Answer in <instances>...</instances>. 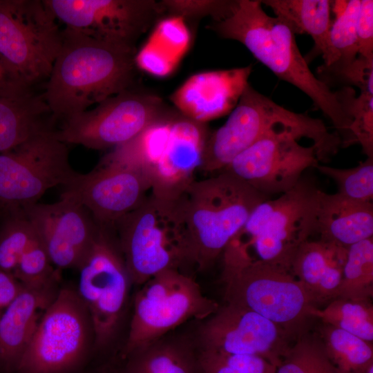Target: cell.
Returning a JSON list of instances; mask_svg holds the SVG:
<instances>
[{"mask_svg": "<svg viewBox=\"0 0 373 373\" xmlns=\"http://www.w3.org/2000/svg\"><path fill=\"white\" fill-rule=\"evenodd\" d=\"M237 0H163L164 12L182 19H199L211 17L220 21L231 13Z\"/></svg>", "mask_w": 373, "mask_h": 373, "instance_id": "d590c367", "label": "cell"}, {"mask_svg": "<svg viewBox=\"0 0 373 373\" xmlns=\"http://www.w3.org/2000/svg\"><path fill=\"white\" fill-rule=\"evenodd\" d=\"M347 248L320 240L302 243L290 271L303 285L316 308L338 298Z\"/></svg>", "mask_w": 373, "mask_h": 373, "instance_id": "7402d4cb", "label": "cell"}, {"mask_svg": "<svg viewBox=\"0 0 373 373\" xmlns=\"http://www.w3.org/2000/svg\"><path fill=\"white\" fill-rule=\"evenodd\" d=\"M124 358L123 373H202L198 352L186 338L165 336Z\"/></svg>", "mask_w": 373, "mask_h": 373, "instance_id": "d4e9b609", "label": "cell"}, {"mask_svg": "<svg viewBox=\"0 0 373 373\" xmlns=\"http://www.w3.org/2000/svg\"><path fill=\"white\" fill-rule=\"evenodd\" d=\"M65 28L93 39L135 48L137 39L165 13L153 0H43Z\"/></svg>", "mask_w": 373, "mask_h": 373, "instance_id": "2e32d148", "label": "cell"}, {"mask_svg": "<svg viewBox=\"0 0 373 373\" xmlns=\"http://www.w3.org/2000/svg\"><path fill=\"white\" fill-rule=\"evenodd\" d=\"M23 289L12 274L0 269V313Z\"/></svg>", "mask_w": 373, "mask_h": 373, "instance_id": "ab89813d", "label": "cell"}, {"mask_svg": "<svg viewBox=\"0 0 373 373\" xmlns=\"http://www.w3.org/2000/svg\"><path fill=\"white\" fill-rule=\"evenodd\" d=\"M76 269L75 289L93 323L95 352L102 351L116 337L132 284L114 229L98 225L90 249Z\"/></svg>", "mask_w": 373, "mask_h": 373, "instance_id": "7c38bea8", "label": "cell"}, {"mask_svg": "<svg viewBox=\"0 0 373 373\" xmlns=\"http://www.w3.org/2000/svg\"><path fill=\"white\" fill-rule=\"evenodd\" d=\"M276 17L296 34H307L314 43V51L323 52L332 19L333 1L329 0H262Z\"/></svg>", "mask_w": 373, "mask_h": 373, "instance_id": "484cf974", "label": "cell"}, {"mask_svg": "<svg viewBox=\"0 0 373 373\" xmlns=\"http://www.w3.org/2000/svg\"><path fill=\"white\" fill-rule=\"evenodd\" d=\"M262 6L259 0H237L229 16L208 28L222 38L241 43L276 76L307 95L331 121L342 147L356 143L350 132L352 88L332 91L317 77L302 55L295 35Z\"/></svg>", "mask_w": 373, "mask_h": 373, "instance_id": "6da1fadb", "label": "cell"}, {"mask_svg": "<svg viewBox=\"0 0 373 373\" xmlns=\"http://www.w3.org/2000/svg\"><path fill=\"white\" fill-rule=\"evenodd\" d=\"M171 110L157 95L131 87L64 121L53 134L66 144L113 149L133 139Z\"/></svg>", "mask_w": 373, "mask_h": 373, "instance_id": "4fadbf2b", "label": "cell"}, {"mask_svg": "<svg viewBox=\"0 0 373 373\" xmlns=\"http://www.w3.org/2000/svg\"><path fill=\"white\" fill-rule=\"evenodd\" d=\"M38 233L23 209L0 210V269L12 274Z\"/></svg>", "mask_w": 373, "mask_h": 373, "instance_id": "4dcf8cb0", "label": "cell"}, {"mask_svg": "<svg viewBox=\"0 0 373 373\" xmlns=\"http://www.w3.org/2000/svg\"><path fill=\"white\" fill-rule=\"evenodd\" d=\"M53 131L36 135L0 153V210L37 203L48 190L64 187L77 176L66 144L57 140Z\"/></svg>", "mask_w": 373, "mask_h": 373, "instance_id": "5bb4252c", "label": "cell"}, {"mask_svg": "<svg viewBox=\"0 0 373 373\" xmlns=\"http://www.w3.org/2000/svg\"><path fill=\"white\" fill-rule=\"evenodd\" d=\"M20 93L26 91L21 90L14 84L0 61V97Z\"/></svg>", "mask_w": 373, "mask_h": 373, "instance_id": "60d3db41", "label": "cell"}, {"mask_svg": "<svg viewBox=\"0 0 373 373\" xmlns=\"http://www.w3.org/2000/svg\"><path fill=\"white\" fill-rule=\"evenodd\" d=\"M361 0L338 1L340 7L329 30L321 54L319 79L352 64L358 56L356 20Z\"/></svg>", "mask_w": 373, "mask_h": 373, "instance_id": "4316f807", "label": "cell"}, {"mask_svg": "<svg viewBox=\"0 0 373 373\" xmlns=\"http://www.w3.org/2000/svg\"><path fill=\"white\" fill-rule=\"evenodd\" d=\"M205 123L169 113L146 128L131 142L128 164L150 180L151 193L178 198L200 169L209 135Z\"/></svg>", "mask_w": 373, "mask_h": 373, "instance_id": "52a82bcc", "label": "cell"}, {"mask_svg": "<svg viewBox=\"0 0 373 373\" xmlns=\"http://www.w3.org/2000/svg\"><path fill=\"white\" fill-rule=\"evenodd\" d=\"M358 55L373 59V1L361 0L356 20Z\"/></svg>", "mask_w": 373, "mask_h": 373, "instance_id": "f35d334b", "label": "cell"}, {"mask_svg": "<svg viewBox=\"0 0 373 373\" xmlns=\"http://www.w3.org/2000/svg\"><path fill=\"white\" fill-rule=\"evenodd\" d=\"M317 334L336 373H364L373 363L372 343L324 323Z\"/></svg>", "mask_w": 373, "mask_h": 373, "instance_id": "83f0119b", "label": "cell"}, {"mask_svg": "<svg viewBox=\"0 0 373 373\" xmlns=\"http://www.w3.org/2000/svg\"><path fill=\"white\" fill-rule=\"evenodd\" d=\"M114 229L132 284L140 286L163 271L186 272L193 266L180 196L150 193Z\"/></svg>", "mask_w": 373, "mask_h": 373, "instance_id": "3957f363", "label": "cell"}, {"mask_svg": "<svg viewBox=\"0 0 373 373\" xmlns=\"http://www.w3.org/2000/svg\"><path fill=\"white\" fill-rule=\"evenodd\" d=\"M93 352L89 313L75 289L62 287L43 314L15 373H77Z\"/></svg>", "mask_w": 373, "mask_h": 373, "instance_id": "30bf717a", "label": "cell"}, {"mask_svg": "<svg viewBox=\"0 0 373 373\" xmlns=\"http://www.w3.org/2000/svg\"><path fill=\"white\" fill-rule=\"evenodd\" d=\"M303 178L289 191L258 204L227 247L290 271L300 247L316 232L318 192Z\"/></svg>", "mask_w": 373, "mask_h": 373, "instance_id": "8992f818", "label": "cell"}, {"mask_svg": "<svg viewBox=\"0 0 373 373\" xmlns=\"http://www.w3.org/2000/svg\"><path fill=\"white\" fill-rule=\"evenodd\" d=\"M149 191L151 182L140 170L98 163L89 173H79L61 193L83 205L97 224L114 229L117 221L142 204Z\"/></svg>", "mask_w": 373, "mask_h": 373, "instance_id": "ac0fdd59", "label": "cell"}, {"mask_svg": "<svg viewBox=\"0 0 373 373\" xmlns=\"http://www.w3.org/2000/svg\"><path fill=\"white\" fill-rule=\"evenodd\" d=\"M372 296L373 237L347 248L338 298L371 300Z\"/></svg>", "mask_w": 373, "mask_h": 373, "instance_id": "f1b7e54d", "label": "cell"}, {"mask_svg": "<svg viewBox=\"0 0 373 373\" xmlns=\"http://www.w3.org/2000/svg\"><path fill=\"white\" fill-rule=\"evenodd\" d=\"M320 79L328 87L332 82H338L356 86L361 93H373V59H367L358 55L347 66Z\"/></svg>", "mask_w": 373, "mask_h": 373, "instance_id": "74e56055", "label": "cell"}, {"mask_svg": "<svg viewBox=\"0 0 373 373\" xmlns=\"http://www.w3.org/2000/svg\"><path fill=\"white\" fill-rule=\"evenodd\" d=\"M350 132L367 157H373V93H356L350 97Z\"/></svg>", "mask_w": 373, "mask_h": 373, "instance_id": "8d00e7d4", "label": "cell"}, {"mask_svg": "<svg viewBox=\"0 0 373 373\" xmlns=\"http://www.w3.org/2000/svg\"><path fill=\"white\" fill-rule=\"evenodd\" d=\"M189 39V32L183 19L172 17L162 21L158 24L151 40L144 46L153 51L173 67L176 59L186 50Z\"/></svg>", "mask_w": 373, "mask_h": 373, "instance_id": "e575fe53", "label": "cell"}, {"mask_svg": "<svg viewBox=\"0 0 373 373\" xmlns=\"http://www.w3.org/2000/svg\"><path fill=\"white\" fill-rule=\"evenodd\" d=\"M136 49L64 28L59 52L41 93L52 118L63 119L133 87Z\"/></svg>", "mask_w": 373, "mask_h": 373, "instance_id": "7a4b0ae2", "label": "cell"}, {"mask_svg": "<svg viewBox=\"0 0 373 373\" xmlns=\"http://www.w3.org/2000/svg\"><path fill=\"white\" fill-rule=\"evenodd\" d=\"M312 316L323 323L342 329L366 341H373V306L371 300L337 298Z\"/></svg>", "mask_w": 373, "mask_h": 373, "instance_id": "f546056e", "label": "cell"}, {"mask_svg": "<svg viewBox=\"0 0 373 373\" xmlns=\"http://www.w3.org/2000/svg\"><path fill=\"white\" fill-rule=\"evenodd\" d=\"M200 331V350L259 356L277 366L294 341L280 327L242 307L226 303Z\"/></svg>", "mask_w": 373, "mask_h": 373, "instance_id": "e0dca14e", "label": "cell"}, {"mask_svg": "<svg viewBox=\"0 0 373 373\" xmlns=\"http://www.w3.org/2000/svg\"><path fill=\"white\" fill-rule=\"evenodd\" d=\"M315 233L320 240L343 248L373 237V203L319 190Z\"/></svg>", "mask_w": 373, "mask_h": 373, "instance_id": "603a6c76", "label": "cell"}, {"mask_svg": "<svg viewBox=\"0 0 373 373\" xmlns=\"http://www.w3.org/2000/svg\"><path fill=\"white\" fill-rule=\"evenodd\" d=\"M364 373H373V363L371 364L364 372Z\"/></svg>", "mask_w": 373, "mask_h": 373, "instance_id": "7bdbcfd3", "label": "cell"}, {"mask_svg": "<svg viewBox=\"0 0 373 373\" xmlns=\"http://www.w3.org/2000/svg\"><path fill=\"white\" fill-rule=\"evenodd\" d=\"M35 228L52 265L58 270L79 265L95 237L98 225L75 199L61 193L58 201L23 209Z\"/></svg>", "mask_w": 373, "mask_h": 373, "instance_id": "d6986e66", "label": "cell"}, {"mask_svg": "<svg viewBox=\"0 0 373 373\" xmlns=\"http://www.w3.org/2000/svg\"><path fill=\"white\" fill-rule=\"evenodd\" d=\"M180 199L192 265L204 270L223 253L254 208L268 197L221 171L193 181Z\"/></svg>", "mask_w": 373, "mask_h": 373, "instance_id": "277c9868", "label": "cell"}, {"mask_svg": "<svg viewBox=\"0 0 373 373\" xmlns=\"http://www.w3.org/2000/svg\"><path fill=\"white\" fill-rule=\"evenodd\" d=\"M202 373H275L274 365L264 358L249 354H231L200 350Z\"/></svg>", "mask_w": 373, "mask_h": 373, "instance_id": "836d02e7", "label": "cell"}, {"mask_svg": "<svg viewBox=\"0 0 373 373\" xmlns=\"http://www.w3.org/2000/svg\"><path fill=\"white\" fill-rule=\"evenodd\" d=\"M275 373H336L317 333L298 336L276 366Z\"/></svg>", "mask_w": 373, "mask_h": 373, "instance_id": "1f68e13d", "label": "cell"}, {"mask_svg": "<svg viewBox=\"0 0 373 373\" xmlns=\"http://www.w3.org/2000/svg\"><path fill=\"white\" fill-rule=\"evenodd\" d=\"M251 65L199 73L187 79L170 97L184 116L205 123L230 113L249 83Z\"/></svg>", "mask_w": 373, "mask_h": 373, "instance_id": "ffe728a7", "label": "cell"}, {"mask_svg": "<svg viewBox=\"0 0 373 373\" xmlns=\"http://www.w3.org/2000/svg\"><path fill=\"white\" fill-rule=\"evenodd\" d=\"M316 168L336 183L337 193L349 199L372 202L373 157H367L355 167L338 169L318 164Z\"/></svg>", "mask_w": 373, "mask_h": 373, "instance_id": "d6a6232c", "label": "cell"}, {"mask_svg": "<svg viewBox=\"0 0 373 373\" xmlns=\"http://www.w3.org/2000/svg\"><path fill=\"white\" fill-rule=\"evenodd\" d=\"M96 373H123L122 370H118L116 368H108L99 370Z\"/></svg>", "mask_w": 373, "mask_h": 373, "instance_id": "b9f144b4", "label": "cell"}, {"mask_svg": "<svg viewBox=\"0 0 373 373\" xmlns=\"http://www.w3.org/2000/svg\"><path fill=\"white\" fill-rule=\"evenodd\" d=\"M62 41L43 0H0V61L21 90L46 82Z\"/></svg>", "mask_w": 373, "mask_h": 373, "instance_id": "9c48e42d", "label": "cell"}, {"mask_svg": "<svg viewBox=\"0 0 373 373\" xmlns=\"http://www.w3.org/2000/svg\"><path fill=\"white\" fill-rule=\"evenodd\" d=\"M283 126L303 132L319 153L336 143L322 120L285 108L249 84L225 123L209 134L200 169L220 173L265 134Z\"/></svg>", "mask_w": 373, "mask_h": 373, "instance_id": "ba28073f", "label": "cell"}, {"mask_svg": "<svg viewBox=\"0 0 373 373\" xmlns=\"http://www.w3.org/2000/svg\"><path fill=\"white\" fill-rule=\"evenodd\" d=\"M49 115L41 94L30 91L0 97V153L52 130L46 119Z\"/></svg>", "mask_w": 373, "mask_h": 373, "instance_id": "cb8c5ba5", "label": "cell"}, {"mask_svg": "<svg viewBox=\"0 0 373 373\" xmlns=\"http://www.w3.org/2000/svg\"><path fill=\"white\" fill-rule=\"evenodd\" d=\"M140 287L134 297L123 358L189 320L208 318L219 307L191 276L180 270L163 271Z\"/></svg>", "mask_w": 373, "mask_h": 373, "instance_id": "8fae6325", "label": "cell"}, {"mask_svg": "<svg viewBox=\"0 0 373 373\" xmlns=\"http://www.w3.org/2000/svg\"><path fill=\"white\" fill-rule=\"evenodd\" d=\"M222 254V280L227 303L261 315L294 341L308 331L316 307L290 271L254 260L229 248Z\"/></svg>", "mask_w": 373, "mask_h": 373, "instance_id": "5b68a950", "label": "cell"}, {"mask_svg": "<svg viewBox=\"0 0 373 373\" xmlns=\"http://www.w3.org/2000/svg\"><path fill=\"white\" fill-rule=\"evenodd\" d=\"M301 138L307 137L291 127L270 131L222 171L267 197L283 194L298 183L307 169L319 164L315 146L300 144Z\"/></svg>", "mask_w": 373, "mask_h": 373, "instance_id": "9a60e30c", "label": "cell"}, {"mask_svg": "<svg viewBox=\"0 0 373 373\" xmlns=\"http://www.w3.org/2000/svg\"><path fill=\"white\" fill-rule=\"evenodd\" d=\"M58 284L24 288L0 314V370L15 372L46 309L56 297Z\"/></svg>", "mask_w": 373, "mask_h": 373, "instance_id": "44dd1931", "label": "cell"}]
</instances>
